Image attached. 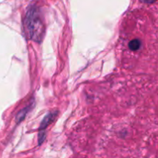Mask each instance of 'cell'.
Segmentation results:
<instances>
[{
	"instance_id": "obj_3",
	"label": "cell",
	"mask_w": 158,
	"mask_h": 158,
	"mask_svg": "<svg viewBox=\"0 0 158 158\" xmlns=\"http://www.w3.org/2000/svg\"><path fill=\"white\" fill-rule=\"evenodd\" d=\"M140 46H141V43L139 40L136 39V40H131L129 43V48L131 50H137V49H140Z\"/></svg>"
},
{
	"instance_id": "obj_1",
	"label": "cell",
	"mask_w": 158,
	"mask_h": 158,
	"mask_svg": "<svg viewBox=\"0 0 158 158\" xmlns=\"http://www.w3.org/2000/svg\"><path fill=\"white\" fill-rule=\"evenodd\" d=\"M26 25L29 37L35 42H41L44 35L45 29L40 9L36 6H31L28 9Z\"/></svg>"
},
{
	"instance_id": "obj_4",
	"label": "cell",
	"mask_w": 158,
	"mask_h": 158,
	"mask_svg": "<svg viewBox=\"0 0 158 158\" xmlns=\"http://www.w3.org/2000/svg\"><path fill=\"white\" fill-rule=\"evenodd\" d=\"M29 110V107L28 106V107L25 108V109L22 110L21 111H20L19 113L18 114L16 115V120H17V123H19L20 121H22V120H23V119L25 118V117H26V114L28 113V110Z\"/></svg>"
},
{
	"instance_id": "obj_5",
	"label": "cell",
	"mask_w": 158,
	"mask_h": 158,
	"mask_svg": "<svg viewBox=\"0 0 158 158\" xmlns=\"http://www.w3.org/2000/svg\"><path fill=\"white\" fill-rule=\"evenodd\" d=\"M142 2H145V3H153V2H156L157 1V0H141Z\"/></svg>"
},
{
	"instance_id": "obj_2",
	"label": "cell",
	"mask_w": 158,
	"mask_h": 158,
	"mask_svg": "<svg viewBox=\"0 0 158 158\" xmlns=\"http://www.w3.org/2000/svg\"><path fill=\"white\" fill-rule=\"evenodd\" d=\"M56 114V112L49 113V114H47V115L44 117V119H43V121H42L41 125H40V133H39V144H42L43 142L44 141L45 138H46V132H45V130H46V128L53 121Z\"/></svg>"
}]
</instances>
